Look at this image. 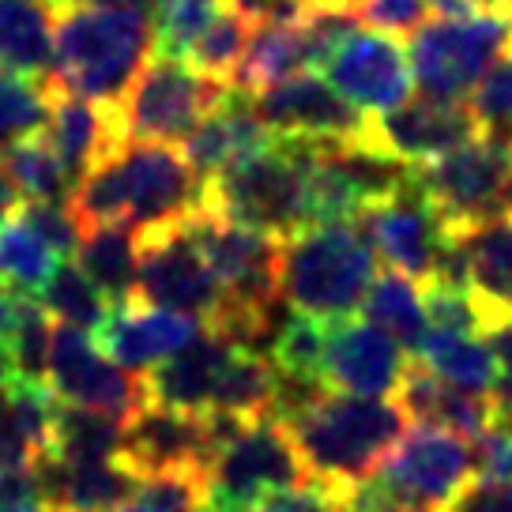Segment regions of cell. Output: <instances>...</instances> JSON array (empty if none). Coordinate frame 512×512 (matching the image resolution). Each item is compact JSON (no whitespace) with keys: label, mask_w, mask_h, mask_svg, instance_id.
Listing matches in <instances>:
<instances>
[{"label":"cell","mask_w":512,"mask_h":512,"mask_svg":"<svg viewBox=\"0 0 512 512\" xmlns=\"http://www.w3.org/2000/svg\"><path fill=\"white\" fill-rule=\"evenodd\" d=\"M283 422L313 482L336 497V505L351 501L354 490L388 460V452L411 430L407 426L411 418L400 400L351 396L332 388H320L313 400Z\"/></svg>","instance_id":"obj_1"},{"label":"cell","mask_w":512,"mask_h":512,"mask_svg":"<svg viewBox=\"0 0 512 512\" xmlns=\"http://www.w3.org/2000/svg\"><path fill=\"white\" fill-rule=\"evenodd\" d=\"M155 16L106 4H61L53 34V80L76 95L117 102L155 57Z\"/></svg>","instance_id":"obj_2"},{"label":"cell","mask_w":512,"mask_h":512,"mask_svg":"<svg viewBox=\"0 0 512 512\" xmlns=\"http://www.w3.org/2000/svg\"><path fill=\"white\" fill-rule=\"evenodd\" d=\"M309 166H313V144L275 136L272 144L256 147L245 159L204 177L200 208L268 230L275 238H290L313 226Z\"/></svg>","instance_id":"obj_3"},{"label":"cell","mask_w":512,"mask_h":512,"mask_svg":"<svg viewBox=\"0 0 512 512\" xmlns=\"http://www.w3.org/2000/svg\"><path fill=\"white\" fill-rule=\"evenodd\" d=\"M377 279V249L358 219L313 223L283 238V298L290 313L343 320L366 302Z\"/></svg>","instance_id":"obj_4"},{"label":"cell","mask_w":512,"mask_h":512,"mask_svg":"<svg viewBox=\"0 0 512 512\" xmlns=\"http://www.w3.org/2000/svg\"><path fill=\"white\" fill-rule=\"evenodd\" d=\"M475 479V441L441 426L407 430L373 475L351 494L369 512H448Z\"/></svg>","instance_id":"obj_5"},{"label":"cell","mask_w":512,"mask_h":512,"mask_svg":"<svg viewBox=\"0 0 512 512\" xmlns=\"http://www.w3.org/2000/svg\"><path fill=\"white\" fill-rule=\"evenodd\" d=\"M422 196L452 238L497 219H512V144L479 136L441 159L411 166Z\"/></svg>","instance_id":"obj_6"},{"label":"cell","mask_w":512,"mask_h":512,"mask_svg":"<svg viewBox=\"0 0 512 512\" xmlns=\"http://www.w3.org/2000/svg\"><path fill=\"white\" fill-rule=\"evenodd\" d=\"M512 49V12L426 19L411 34V76L426 98L464 102Z\"/></svg>","instance_id":"obj_7"},{"label":"cell","mask_w":512,"mask_h":512,"mask_svg":"<svg viewBox=\"0 0 512 512\" xmlns=\"http://www.w3.org/2000/svg\"><path fill=\"white\" fill-rule=\"evenodd\" d=\"M313 475L287 422L260 415L241 422L208 464V512H245L275 490L309 486Z\"/></svg>","instance_id":"obj_8"},{"label":"cell","mask_w":512,"mask_h":512,"mask_svg":"<svg viewBox=\"0 0 512 512\" xmlns=\"http://www.w3.org/2000/svg\"><path fill=\"white\" fill-rule=\"evenodd\" d=\"M226 91L230 83L208 80L185 61L155 53L121 98L125 136L155 144H185V136L223 102Z\"/></svg>","instance_id":"obj_9"},{"label":"cell","mask_w":512,"mask_h":512,"mask_svg":"<svg viewBox=\"0 0 512 512\" xmlns=\"http://www.w3.org/2000/svg\"><path fill=\"white\" fill-rule=\"evenodd\" d=\"M132 294L140 302L162 305L174 313H192L208 324L226 305L223 287L211 272L204 249L185 230V219L155 226V230H140V264H136Z\"/></svg>","instance_id":"obj_10"},{"label":"cell","mask_w":512,"mask_h":512,"mask_svg":"<svg viewBox=\"0 0 512 512\" xmlns=\"http://www.w3.org/2000/svg\"><path fill=\"white\" fill-rule=\"evenodd\" d=\"M46 384L53 388L57 400L91 407V411L113 415L121 422H132L151 403L144 373L117 366L110 354L98 347L91 332L68 328V324L53 328Z\"/></svg>","instance_id":"obj_11"},{"label":"cell","mask_w":512,"mask_h":512,"mask_svg":"<svg viewBox=\"0 0 512 512\" xmlns=\"http://www.w3.org/2000/svg\"><path fill=\"white\" fill-rule=\"evenodd\" d=\"M358 223L384 264L415 279L418 287H430L452 253V234L411 177L388 200H377L358 211Z\"/></svg>","instance_id":"obj_12"},{"label":"cell","mask_w":512,"mask_h":512,"mask_svg":"<svg viewBox=\"0 0 512 512\" xmlns=\"http://www.w3.org/2000/svg\"><path fill=\"white\" fill-rule=\"evenodd\" d=\"M253 106L275 136L302 140V144L369 147V121L373 117H366V110H358L332 83L313 76V72H298L275 87L256 91Z\"/></svg>","instance_id":"obj_13"},{"label":"cell","mask_w":512,"mask_h":512,"mask_svg":"<svg viewBox=\"0 0 512 512\" xmlns=\"http://www.w3.org/2000/svg\"><path fill=\"white\" fill-rule=\"evenodd\" d=\"M117 162L125 174L128 223L136 230L181 223L200 208L204 177L192 170L185 151H177L174 144L125 140L117 147Z\"/></svg>","instance_id":"obj_14"},{"label":"cell","mask_w":512,"mask_h":512,"mask_svg":"<svg viewBox=\"0 0 512 512\" xmlns=\"http://www.w3.org/2000/svg\"><path fill=\"white\" fill-rule=\"evenodd\" d=\"M482 136L475 110L464 102H441V98H407L403 106L377 113L369 121V147L403 166L441 159L456 147Z\"/></svg>","instance_id":"obj_15"},{"label":"cell","mask_w":512,"mask_h":512,"mask_svg":"<svg viewBox=\"0 0 512 512\" xmlns=\"http://www.w3.org/2000/svg\"><path fill=\"white\" fill-rule=\"evenodd\" d=\"M411 354L369 320H328L320 384L351 396H392L400 388Z\"/></svg>","instance_id":"obj_16"},{"label":"cell","mask_w":512,"mask_h":512,"mask_svg":"<svg viewBox=\"0 0 512 512\" xmlns=\"http://www.w3.org/2000/svg\"><path fill=\"white\" fill-rule=\"evenodd\" d=\"M324 76L358 110L388 113L411 98V57L400 38L384 31H351L328 57Z\"/></svg>","instance_id":"obj_17"},{"label":"cell","mask_w":512,"mask_h":512,"mask_svg":"<svg viewBox=\"0 0 512 512\" xmlns=\"http://www.w3.org/2000/svg\"><path fill=\"white\" fill-rule=\"evenodd\" d=\"M204 332H208V320L140 302L132 294L128 302L113 305L95 339L117 366L132 369V373H147V369L162 366L166 358H174L177 351H185Z\"/></svg>","instance_id":"obj_18"},{"label":"cell","mask_w":512,"mask_h":512,"mask_svg":"<svg viewBox=\"0 0 512 512\" xmlns=\"http://www.w3.org/2000/svg\"><path fill=\"white\" fill-rule=\"evenodd\" d=\"M46 136L53 151L61 155L64 170L72 174V181L91 174L98 162H106L128 140L117 102L76 95L57 80H53V113H49Z\"/></svg>","instance_id":"obj_19"},{"label":"cell","mask_w":512,"mask_h":512,"mask_svg":"<svg viewBox=\"0 0 512 512\" xmlns=\"http://www.w3.org/2000/svg\"><path fill=\"white\" fill-rule=\"evenodd\" d=\"M34 467L42 479V501L53 512H117L144 486V475L128 456L72 464L57 452H42Z\"/></svg>","instance_id":"obj_20"},{"label":"cell","mask_w":512,"mask_h":512,"mask_svg":"<svg viewBox=\"0 0 512 512\" xmlns=\"http://www.w3.org/2000/svg\"><path fill=\"white\" fill-rule=\"evenodd\" d=\"M396 400L407 411V418H415L422 426H441V430L460 433L467 441H479L497 422L494 392H471L460 384H448L422 362L407 366L400 388H396Z\"/></svg>","instance_id":"obj_21"},{"label":"cell","mask_w":512,"mask_h":512,"mask_svg":"<svg viewBox=\"0 0 512 512\" xmlns=\"http://www.w3.org/2000/svg\"><path fill=\"white\" fill-rule=\"evenodd\" d=\"M272 140L275 132L260 121L253 95L230 87L223 102L185 136L181 151H185V159H189V166L196 174L211 177L219 174L223 166H230V162L245 159L256 147L272 144Z\"/></svg>","instance_id":"obj_22"},{"label":"cell","mask_w":512,"mask_h":512,"mask_svg":"<svg viewBox=\"0 0 512 512\" xmlns=\"http://www.w3.org/2000/svg\"><path fill=\"white\" fill-rule=\"evenodd\" d=\"M234 351H238L234 339H226L215 328H208L185 351H177L174 358H166L162 366L151 369L147 396L159 407L208 415L211 400H215V388H219V377H223L226 362L234 358Z\"/></svg>","instance_id":"obj_23"},{"label":"cell","mask_w":512,"mask_h":512,"mask_svg":"<svg viewBox=\"0 0 512 512\" xmlns=\"http://www.w3.org/2000/svg\"><path fill=\"white\" fill-rule=\"evenodd\" d=\"M456 241L464 249L467 283L479 298L490 336L501 320L512 317V219L482 223Z\"/></svg>","instance_id":"obj_24"},{"label":"cell","mask_w":512,"mask_h":512,"mask_svg":"<svg viewBox=\"0 0 512 512\" xmlns=\"http://www.w3.org/2000/svg\"><path fill=\"white\" fill-rule=\"evenodd\" d=\"M53 0H0V68L23 76H53Z\"/></svg>","instance_id":"obj_25"},{"label":"cell","mask_w":512,"mask_h":512,"mask_svg":"<svg viewBox=\"0 0 512 512\" xmlns=\"http://www.w3.org/2000/svg\"><path fill=\"white\" fill-rule=\"evenodd\" d=\"M76 264L113 305L128 302L132 290H136L140 230L132 223L87 226L80 234V245H76Z\"/></svg>","instance_id":"obj_26"},{"label":"cell","mask_w":512,"mask_h":512,"mask_svg":"<svg viewBox=\"0 0 512 512\" xmlns=\"http://www.w3.org/2000/svg\"><path fill=\"white\" fill-rule=\"evenodd\" d=\"M415 362H422L441 381L471 388V392H490L501 377L490 339L471 336V332H452V328H430L422 347H418Z\"/></svg>","instance_id":"obj_27"},{"label":"cell","mask_w":512,"mask_h":512,"mask_svg":"<svg viewBox=\"0 0 512 512\" xmlns=\"http://www.w3.org/2000/svg\"><path fill=\"white\" fill-rule=\"evenodd\" d=\"M362 309H366L369 324H377L384 336H392L403 351L415 358L426 332H430L426 294H422V287H418L415 279H407V275L388 268L384 275L373 279Z\"/></svg>","instance_id":"obj_28"},{"label":"cell","mask_w":512,"mask_h":512,"mask_svg":"<svg viewBox=\"0 0 512 512\" xmlns=\"http://www.w3.org/2000/svg\"><path fill=\"white\" fill-rule=\"evenodd\" d=\"M128 445V422L91 407H76V403H57V418H53V441L49 452H57L61 460L72 464H91V460H113L125 456Z\"/></svg>","instance_id":"obj_29"},{"label":"cell","mask_w":512,"mask_h":512,"mask_svg":"<svg viewBox=\"0 0 512 512\" xmlns=\"http://www.w3.org/2000/svg\"><path fill=\"white\" fill-rule=\"evenodd\" d=\"M275 388H279V369L268 354L253 351V347H238L234 358L226 362L215 400H211L208 415H230V418H260L272 415Z\"/></svg>","instance_id":"obj_30"},{"label":"cell","mask_w":512,"mask_h":512,"mask_svg":"<svg viewBox=\"0 0 512 512\" xmlns=\"http://www.w3.org/2000/svg\"><path fill=\"white\" fill-rule=\"evenodd\" d=\"M57 264L61 256L49 249L19 211L0 223V283H8L23 298H34L53 279Z\"/></svg>","instance_id":"obj_31"},{"label":"cell","mask_w":512,"mask_h":512,"mask_svg":"<svg viewBox=\"0 0 512 512\" xmlns=\"http://www.w3.org/2000/svg\"><path fill=\"white\" fill-rule=\"evenodd\" d=\"M53 113V80L0 68V151L16 140L42 136Z\"/></svg>","instance_id":"obj_32"},{"label":"cell","mask_w":512,"mask_h":512,"mask_svg":"<svg viewBox=\"0 0 512 512\" xmlns=\"http://www.w3.org/2000/svg\"><path fill=\"white\" fill-rule=\"evenodd\" d=\"M0 155H4L8 170L16 177L23 200H42V204H68L72 200L76 181L64 170L61 155L53 151L46 132L31 136V140H16V144L4 147Z\"/></svg>","instance_id":"obj_33"},{"label":"cell","mask_w":512,"mask_h":512,"mask_svg":"<svg viewBox=\"0 0 512 512\" xmlns=\"http://www.w3.org/2000/svg\"><path fill=\"white\" fill-rule=\"evenodd\" d=\"M38 305L46 309L49 317H57L68 328H80V332H91L98 336V328L106 324L113 302L102 294V290L80 272L76 260H61L57 272L49 279L42 294H38Z\"/></svg>","instance_id":"obj_34"},{"label":"cell","mask_w":512,"mask_h":512,"mask_svg":"<svg viewBox=\"0 0 512 512\" xmlns=\"http://www.w3.org/2000/svg\"><path fill=\"white\" fill-rule=\"evenodd\" d=\"M249 34H253V19L241 16L238 8L226 4L223 12L196 34V42H192L189 53L181 61L189 64V68H196L200 76H208V80L234 87V76H238L241 68L245 46H249Z\"/></svg>","instance_id":"obj_35"},{"label":"cell","mask_w":512,"mask_h":512,"mask_svg":"<svg viewBox=\"0 0 512 512\" xmlns=\"http://www.w3.org/2000/svg\"><path fill=\"white\" fill-rule=\"evenodd\" d=\"M324 324L328 320H313L302 313H290L283 328L272 339L275 369L294 381H317L320 384V358H324Z\"/></svg>","instance_id":"obj_36"},{"label":"cell","mask_w":512,"mask_h":512,"mask_svg":"<svg viewBox=\"0 0 512 512\" xmlns=\"http://www.w3.org/2000/svg\"><path fill=\"white\" fill-rule=\"evenodd\" d=\"M226 8V0H166L155 16V34H159L162 57H185L189 46L196 42V34L208 27L211 19Z\"/></svg>","instance_id":"obj_37"},{"label":"cell","mask_w":512,"mask_h":512,"mask_svg":"<svg viewBox=\"0 0 512 512\" xmlns=\"http://www.w3.org/2000/svg\"><path fill=\"white\" fill-rule=\"evenodd\" d=\"M53 317L38 305V298H27L23 317H19L16 332H12V358H16L19 381L46 384L49 373V347H53Z\"/></svg>","instance_id":"obj_38"},{"label":"cell","mask_w":512,"mask_h":512,"mask_svg":"<svg viewBox=\"0 0 512 512\" xmlns=\"http://www.w3.org/2000/svg\"><path fill=\"white\" fill-rule=\"evenodd\" d=\"M482 125V136H494L512 144V53L486 72V80L475 87V95L467 102Z\"/></svg>","instance_id":"obj_39"},{"label":"cell","mask_w":512,"mask_h":512,"mask_svg":"<svg viewBox=\"0 0 512 512\" xmlns=\"http://www.w3.org/2000/svg\"><path fill=\"white\" fill-rule=\"evenodd\" d=\"M19 215H23V219H27V223H31L34 230L42 234V241H46L49 249L61 256V260L76 256V245H80L83 226H80V219L72 215V208H68V204H42V200H23Z\"/></svg>","instance_id":"obj_40"},{"label":"cell","mask_w":512,"mask_h":512,"mask_svg":"<svg viewBox=\"0 0 512 512\" xmlns=\"http://www.w3.org/2000/svg\"><path fill=\"white\" fill-rule=\"evenodd\" d=\"M426 12V0H354V16L392 38H411L426 23Z\"/></svg>","instance_id":"obj_41"},{"label":"cell","mask_w":512,"mask_h":512,"mask_svg":"<svg viewBox=\"0 0 512 512\" xmlns=\"http://www.w3.org/2000/svg\"><path fill=\"white\" fill-rule=\"evenodd\" d=\"M42 456V448L23 430V418L16 411L12 384H0V467H27Z\"/></svg>","instance_id":"obj_42"},{"label":"cell","mask_w":512,"mask_h":512,"mask_svg":"<svg viewBox=\"0 0 512 512\" xmlns=\"http://www.w3.org/2000/svg\"><path fill=\"white\" fill-rule=\"evenodd\" d=\"M245 512H336V497L328 494V490H320L317 482H309V486L275 490V494L260 497Z\"/></svg>","instance_id":"obj_43"},{"label":"cell","mask_w":512,"mask_h":512,"mask_svg":"<svg viewBox=\"0 0 512 512\" xmlns=\"http://www.w3.org/2000/svg\"><path fill=\"white\" fill-rule=\"evenodd\" d=\"M448 512H512V482H490L475 475L456 494Z\"/></svg>","instance_id":"obj_44"},{"label":"cell","mask_w":512,"mask_h":512,"mask_svg":"<svg viewBox=\"0 0 512 512\" xmlns=\"http://www.w3.org/2000/svg\"><path fill=\"white\" fill-rule=\"evenodd\" d=\"M27 501H42L38 467H0V512L12 505H27Z\"/></svg>","instance_id":"obj_45"},{"label":"cell","mask_w":512,"mask_h":512,"mask_svg":"<svg viewBox=\"0 0 512 512\" xmlns=\"http://www.w3.org/2000/svg\"><path fill=\"white\" fill-rule=\"evenodd\" d=\"M23 305H27L23 294H16L8 283H0V339H12L19 317H23Z\"/></svg>","instance_id":"obj_46"},{"label":"cell","mask_w":512,"mask_h":512,"mask_svg":"<svg viewBox=\"0 0 512 512\" xmlns=\"http://www.w3.org/2000/svg\"><path fill=\"white\" fill-rule=\"evenodd\" d=\"M19 208H23V192H19L16 177H12L8 162H4V155H0V223L12 219Z\"/></svg>","instance_id":"obj_47"},{"label":"cell","mask_w":512,"mask_h":512,"mask_svg":"<svg viewBox=\"0 0 512 512\" xmlns=\"http://www.w3.org/2000/svg\"><path fill=\"white\" fill-rule=\"evenodd\" d=\"M68 4H106V8H132V12L159 16V8L166 4V0H68Z\"/></svg>","instance_id":"obj_48"},{"label":"cell","mask_w":512,"mask_h":512,"mask_svg":"<svg viewBox=\"0 0 512 512\" xmlns=\"http://www.w3.org/2000/svg\"><path fill=\"white\" fill-rule=\"evenodd\" d=\"M494 400H497V411L512 415V366L501 369V377H497V384H494Z\"/></svg>","instance_id":"obj_49"},{"label":"cell","mask_w":512,"mask_h":512,"mask_svg":"<svg viewBox=\"0 0 512 512\" xmlns=\"http://www.w3.org/2000/svg\"><path fill=\"white\" fill-rule=\"evenodd\" d=\"M230 8H238L241 16H249V19H264L268 12H272L279 0H226Z\"/></svg>","instance_id":"obj_50"},{"label":"cell","mask_w":512,"mask_h":512,"mask_svg":"<svg viewBox=\"0 0 512 512\" xmlns=\"http://www.w3.org/2000/svg\"><path fill=\"white\" fill-rule=\"evenodd\" d=\"M430 8H437L441 16H467V12H479L475 0H426Z\"/></svg>","instance_id":"obj_51"},{"label":"cell","mask_w":512,"mask_h":512,"mask_svg":"<svg viewBox=\"0 0 512 512\" xmlns=\"http://www.w3.org/2000/svg\"><path fill=\"white\" fill-rule=\"evenodd\" d=\"M19 373H16V358H12V343L8 339H0V384H12Z\"/></svg>","instance_id":"obj_52"},{"label":"cell","mask_w":512,"mask_h":512,"mask_svg":"<svg viewBox=\"0 0 512 512\" xmlns=\"http://www.w3.org/2000/svg\"><path fill=\"white\" fill-rule=\"evenodd\" d=\"M479 12H512V0H475Z\"/></svg>","instance_id":"obj_53"},{"label":"cell","mask_w":512,"mask_h":512,"mask_svg":"<svg viewBox=\"0 0 512 512\" xmlns=\"http://www.w3.org/2000/svg\"><path fill=\"white\" fill-rule=\"evenodd\" d=\"M117 512H162V509H155V505H151V501H144V497H132V501H128V505H121Z\"/></svg>","instance_id":"obj_54"},{"label":"cell","mask_w":512,"mask_h":512,"mask_svg":"<svg viewBox=\"0 0 512 512\" xmlns=\"http://www.w3.org/2000/svg\"><path fill=\"white\" fill-rule=\"evenodd\" d=\"M4 512H53V509H49L46 501H27V505H12V509Z\"/></svg>","instance_id":"obj_55"},{"label":"cell","mask_w":512,"mask_h":512,"mask_svg":"<svg viewBox=\"0 0 512 512\" xmlns=\"http://www.w3.org/2000/svg\"><path fill=\"white\" fill-rule=\"evenodd\" d=\"M336 512H369V509H362V505H354V501H343V505H336Z\"/></svg>","instance_id":"obj_56"},{"label":"cell","mask_w":512,"mask_h":512,"mask_svg":"<svg viewBox=\"0 0 512 512\" xmlns=\"http://www.w3.org/2000/svg\"><path fill=\"white\" fill-rule=\"evenodd\" d=\"M53 4H57V8H61V4H68V0H53Z\"/></svg>","instance_id":"obj_57"}]
</instances>
